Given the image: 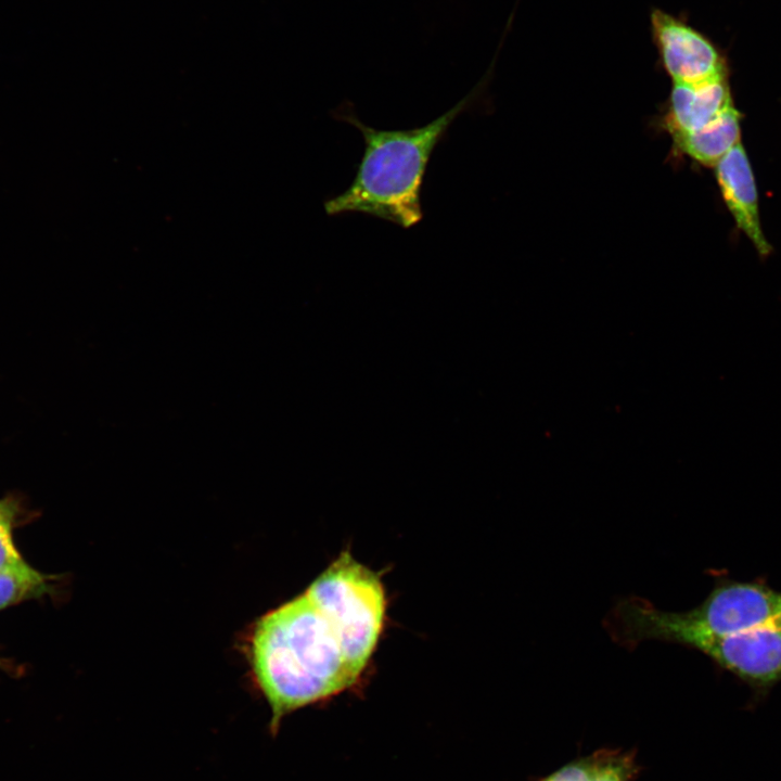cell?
<instances>
[{
    "instance_id": "cell-1",
    "label": "cell",
    "mask_w": 781,
    "mask_h": 781,
    "mask_svg": "<svg viewBox=\"0 0 781 781\" xmlns=\"http://www.w3.org/2000/svg\"><path fill=\"white\" fill-rule=\"evenodd\" d=\"M247 654L254 682L271 710L272 733L290 713L337 695L361 677L334 624L306 592L255 623Z\"/></svg>"
},
{
    "instance_id": "cell-2",
    "label": "cell",
    "mask_w": 781,
    "mask_h": 781,
    "mask_svg": "<svg viewBox=\"0 0 781 781\" xmlns=\"http://www.w3.org/2000/svg\"><path fill=\"white\" fill-rule=\"evenodd\" d=\"M475 95L469 94L426 125L400 130L370 127L353 106H340L334 118L357 128L364 149L347 189L324 202L327 215L360 213L405 229L418 225L423 218L421 194L430 159Z\"/></svg>"
},
{
    "instance_id": "cell-3",
    "label": "cell",
    "mask_w": 781,
    "mask_h": 781,
    "mask_svg": "<svg viewBox=\"0 0 781 781\" xmlns=\"http://www.w3.org/2000/svg\"><path fill=\"white\" fill-rule=\"evenodd\" d=\"M781 624V591L764 580L718 579L697 606L663 611L639 597L618 600L603 620L611 639L628 649L646 640L681 644L697 651L703 644Z\"/></svg>"
},
{
    "instance_id": "cell-4",
    "label": "cell",
    "mask_w": 781,
    "mask_h": 781,
    "mask_svg": "<svg viewBox=\"0 0 781 781\" xmlns=\"http://www.w3.org/2000/svg\"><path fill=\"white\" fill-rule=\"evenodd\" d=\"M305 592L332 620L351 667L361 676L384 625L386 597L380 576L344 551Z\"/></svg>"
},
{
    "instance_id": "cell-5",
    "label": "cell",
    "mask_w": 781,
    "mask_h": 781,
    "mask_svg": "<svg viewBox=\"0 0 781 781\" xmlns=\"http://www.w3.org/2000/svg\"><path fill=\"white\" fill-rule=\"evenodd\" d=\"M650 34L658 62L673 84H693L729 74L725 52L686 16L654 8Z\"/></svg>"
},
{
    "instance_id": "cell-6",
    "label": "cell",
    "mask_w": 781,
    "mask_h": 781,
    "mask_svg": "<svg viewBox=\"0 0 781 781\" xmlns=\"http://www.w3.org/2000/svg\"><path fill=\"white\" fill-rule=\"evenodd\" d=\"M697 651L745 683L756 702L781 682V624L720 638Z\"/></svg>"
},
{
    "instance_id": "cell-7",
    "label": "cell",
    "mask_w": 781,
    "mask_h": 781,
    "mask_svg": "<svg viewBox=\"0 0 781 781\" xmlns=\"http://www.w3.org/2000/svg\"><path fill=\"white\" fill-rule=\"evenodd\" d=\"M715 172L738 228L751 240L759 255H768L771 246L761 230L756 183L741 143L715 165Z\"/></svg>"
},
{
    "instance_id": "cell-8",
    "label": "cell",
    "mask_w": 781,
    "mask_h": 781,
    "mask_svg": "<svg viewBox=\"0 0 781 781\" xmlns=\"http://www.w3.org/2000/svg\"><path fill=\"white\" fill-rule=\"evenodd\" d=\"M731 105L729 74L693 84H673L667 129L671 137L697 130Z\"/></svg>"
},
{
    "instance_id": "cell-9",
    "label": "cell",
    "mask_w": 781,
    "mask_h": 781,
    "mask_svg": "<svg viewBox=\"0 0 781 781\" xmlns=\"http://www.w3.org/2000/svg\"><path fill=\"white\" fill-rule=\"evenodd\" d=\"M741 113L731 105L706 126L673 136L675 145L692 159L715 166L740 143Z\"/></svg>"
},
{
    "instance_id": "cell-10",
    "label": "cell",
    "mask_w": 781,
    "mask_h": 781,
    "mask_svg": "<svg viewBox=\"0 0 781 781\" xmlns=\"http://www.w3.org/2000/svg\"><path fill=\"white\" fill-rule=\"evenodd\" d=\"M42 575L23 561L0 569V610L46 591Z\"/></svg>"
},
{
    "instance_id": "cell-11",
    "label": "cell",
    "mask_w": 781,
    "mask_h": 781,
    "mask_svg": "<svg viewBox=\"0 0 781 781\" xmlns=\"http://www.w3.org/2000/svg\"><path fill=\"white\" fill-rule=\"evenodd\" d=\"M592 755V781H635L641 771L633 750L603 747Z\"/></svg>"
},
{
    "instance_id": "cell-12",
    "label": "cell",
    "mask_w": 781,
    "mask_h": 781,
    "mask_svg": "<svg viewBox=\"0 0 781 781\" xmlns=\"http://www.w3.org/2000/svg\"><path fill=\"white\" fill-rule=\"evenodd\" d=\"M14 514L12 503L0 501V569L23 561L12 541L11 528Z\"/></svg>"
},
{
    "instance_id": "cell-13",
    "label": "cell",
    "mask_w": 781,
    "mask_h": 781,
    "mask_svg": "<svg viewBox=\"0 0 781 781\" xmlns=\"http://www.w3.org/2000/svg\"><path fill=\"white\" fill-rule=\"evenodd\" d=\"M593 755L571 760L538 781H592Z\"/></svg>"
}]
</instances>
